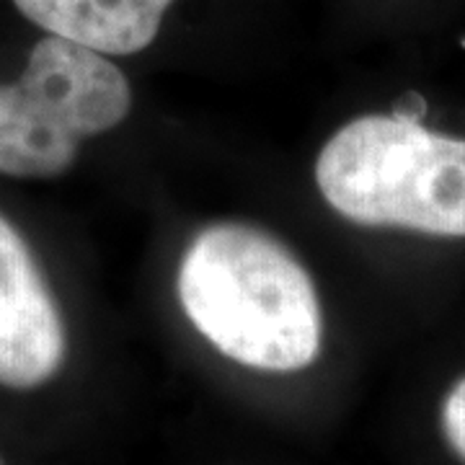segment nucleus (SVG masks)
<instances>
[{
	"mask_svg": "<svg viewBox=\"0 0 465 465\" xmlns=\"http://www.w3.org/2000/svg\"><path fill=\"white\" fill-rule=\"evenodd\" d=\"M176 287L192 326L238 365L295 372L321 351L313 280L264 231L241 223L204 228L183 253Z\"/></svg>",
	"mask_w": 465,
	"mask_h": 465,
	"instance_id": "f257e3e1",
	"label": "nucleus"
},
{
	"mask_svg": "<svg viewBox=\"0 0 465 465\" xmlns=\"http://www.w3.org/2000/svg\"><path fill=\"white\" fill-rule=\"evenodd\" d=\"M316 182L351 223L465 238V140L419 122H349L321 150Z\"/></svg>",
	"mask_w": 465,
	"mask_h": 465,
	"instance_id": "f03ea898",
	"label": "nucleus"
},
{
	"mask_svg": "<svg viewBox=\"0 0 465 465\" xmlns=\"http://www.w3.org/2000/svg\"><path fill=\"white\" fill-rule=\"evenodd\" d=\"M130 106V84L106 54L47 34L16 84H0V173H65L81 140L114 130Z\"/></svg>",
	"mask_w": 465,
	"mask_h": 465,
	"instance_id": "7ed1b4c3",
	"label": "nucleus"
},
{
	"mask_svg": "<svg viewBox=\"0 0 465 465\" xmlns=\"http://www.w3.org/2000/svg\"><path fill=\"white\" fill-rule=\"evenodd\" d=\"M65 360V326L32 249L0 215V385L29 391Z\"/></svg>",
	"mask_w": 465,
	"mask_h": 465,
	"instance_id": "20e7f679",
	"label": "nucleus"
},
{
	"mask_svg": "<svg viewBox=\"0 0 465 465\" xmlns=\"http://www.w3.org/2000/svg\"><path fill=\"white\" fill-rule=\"evenodd\" d=\"M173 0H14L18 11L52 36L101 54L145 50Z\"/></svg>",
	"mask_w": 465,
	"mask_h": 465,
	"instance_id": "39448f33",
	"label": "nucleus"
},
{
	"mask_svg": "<svg viewBox=\"0 0 465 465\" xmlns=\"http://www.w3.org/2000/svg\"><path fill=\"white\" fill-rule=\"evenodd\" d=\"M442 430L452 450L465 460V378L450 391L442 403Z\"/></svg>",
	"mask_w": 465,
	"mask_h": 465,
	"instance_id": "423d86ee",
	"label": "nucleus"
},
{
	"mask_svg": "<svg viewBox=\"0 0 465 465\" xmlns=\"http://www.w3.org/2000/svg\"><path fill=\"white\" fill-rule=\"evenodd\" d=\"M391 114L396 116V119H403V122H419L421 116L427 114V101L421 99L416 91H409V94H403L393 104V112Z\"/></svg>",
	"mask_w": 465,
	"mask_h": 465,
	"instance_id": "0eeeda50",
	"label": "nucleus"
},
{
	"mask_svg": "<svg viewBox=\"0 0 465 465\" xmlns=\"http://www.w3.org/2000/svg\"><path fill=\"white\" fill-rule=\"evenodd\" d=\"M0 465H3V463H0Z\"/></svg>",
	"mask_w": 465,
	"mask_h": 465,
	"instance_id": "6e6552de",
	"label": "nucleus"
}]
</instances>
